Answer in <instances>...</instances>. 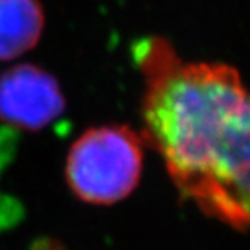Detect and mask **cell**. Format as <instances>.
Segmentation results:
<instances>
[{
  "instance_id": "2",
  "label": "cell",
  "mask_w": 250,
  "mask_h": 250,
  "mask_svg": "<svg viewBox=\"0 0 250 250\" xmlns=\"http://www.w3.org/2000/svg\"><path fill=\"white\" fill-rule=\"evenodd\" d=\"M144 165L141 134L125 125L90 127L66 157V181L73 194L94 205H111L137 188Z\"/></svg>"
},
{
  "instance_id": "1",
  "label": "cell",
  "mask_w": 250,
  "mask_h": 250,
  "mask_svg": "<svg viewBox=\"0 0 250 250\" xmlns=\"http://www.w3.org/2000/svg\"><path fill=\"white\" fill-rule=\"evenodd\" d=\"M144 78V146L162 157L183 199L250 229V87L234 66L188 62L160 36L134 42Z\"/></svg>"
},
{
  "instance_id": "3",
  "label": "cell",
  "mask_w": 250,
  "mask_h": 250,
  "mask_svg": "<svg viewBox=\"0 0 250 250\" xmlns=\"http://www.w3.org/2000/svg\"><path fill=\"white\" fill-rule=\"evenodd\" d=\"M66 102L57 79L29 63L0 76V120L21 129L37 131L55 121Z\"/></svg>"
},
{
  "instance_id": "4",
  "label": "cell",
  "mask_w": 250,
  "mask_h": 250,
  "mask_svg": "<svg viewBox=\"0 0 250 250\" xmlns=\"http://www.w3.org/2000/svg\"><path fill=\"white\" fill-rule=\"evenodd\" d=\"M44 24L39 0H0V62L15 60L34 49Z\"/></svg>"
}]
</instances>
